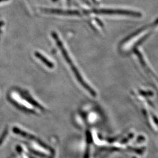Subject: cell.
Here are the masks:
<instances>
[{
	"mask_svg": "<svg viewBox=\"0 0 158 158\" xmlns=\"http://www.w3.org/2000/svg\"><path fill=\"white\" fill-rule=\"evenodd\" d=\"M52 36H53V39L56 40L57 45L59 47L60 51H61L63 55V56L64 57V59H66V60L67 61V62L70 64V67L72 68V69L73 70L74 73L76 76V77L79 80V82L81 84V85H83V87L85 89V90L88 91L90 93H91V94L92 96H95L96 95L95 91L93 90V89L92 88H91L88 85L87 83H86L85 82V81L83 80V78L81 77L80 74L79 73V72H78V70L76 69L75 65L73 63L72 61V60H71L70 57L69 56L67 51L64 48V46L63 45V44L62 43L60 40L59 39L58 35L55 32H53L52 33Z\"/></svg>",
	"mask_w": 158,
	"mask_h": 158,
	"instance_id": "obj_1",
	"label": "cell"
},
{
	"mask_svg": "<svg viewBox=\"0 0 158 158\" xmlns=\"http://www.w3.org/2000/svg\"><path fill=\"white\" fill-rule=\"evenodd\" d=\"M96 12L98 14H123V15H128L132 16H139V14L134 12L127 11H119V10H97Z\"/></svg>",
	"mask_w": 158,
	"mask_h": 158,
	"instance_id": "obj_2",
	"label": "cell"
},
{
	"mask_svg": "<svg viewBox=\"0 0 158 158\" xmlns=\"http://www.w3.org/2000/svg\"><path fill=\"white\" fill-rule=\"evenodd\" d=\"M44 11L51 14H54L57 15H78L79 12L77 11H70V10H61L56 9H49L45 10Z\"/></svg>",
	"mask_w": 158,
	"mask_h": 158,
	"instance_id": "obj_3",
	"label": "cell"
},
{
	"mask_svg": "<svg viewBox=\"0 0 158 158\" xmlns=\"http://www.w3.org/2000/svg\"><path fill=\"white\" fill-rule=\"evenodd\" d=\"M35 55H36V56L39 59H40L42 62L44 63L47 66H48L49 68H52L53 67V64L50 61H49L48 59H47L42 54H40L39 52H35Z\"/></svg>",
	"mask_w": 158,
	"mask_h": 158,
	"instance_id": "obj_4",
	"label": "cell"
},
{
	"mask_svg": "<svg viewBox=\"0 0 158 158\" xmlns=\"http://www.w3.org/2000/svg\"><path fill=\"white\" fill-rule=\"evenodd\" d=\"M8 1V0H0V2H3V1Z\"/></svg>",
	"mask_w": 158,
	"mask_h": 158,
	"instance_id": "obj_5",
	"label": "cell"
}]
</instances>
